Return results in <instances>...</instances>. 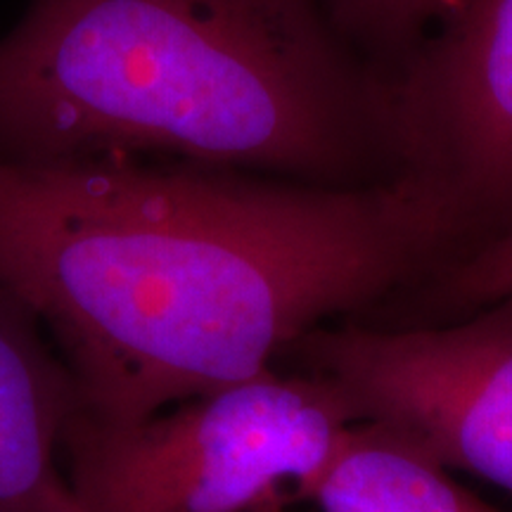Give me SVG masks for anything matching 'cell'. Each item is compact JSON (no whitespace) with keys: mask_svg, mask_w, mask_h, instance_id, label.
<instances>
[{"mask_svg":"<svg viewBox=\"0 0 512 512\" xmlns=\"http://www.w3.org/2000/svg\"><path fill=\"white\" fill-rule=\"evenodd\" d=\"M166 157L323 185L396 162L392 86L323 0H29L0 162Z\"/></svg>","mask_w":512,"mask_h":512,"instance_id":"2","label":"cell"},{"mask_svg":"<svg viewBox=\"0 0 512 512\" xmlns=\"http://www.w3.org/2000/svg\"><path fill=\"white\" fill-rule=\"evenodd\" d=\"M392 107L396 176L432 192L458 233L512 230V0H448Z\"/></svg>","mask_w":512,"mask_h":512,"instance_id":"5","label":"cell"},{"mask_svg":"<svg viewBox=\"0 0 512 512\" xmlns=\"http://www.w3.org/2000/svg\"><path fill=\"white\" fill-rule=\"evenodd\" d=\"M297 344L354 422L512 494V294L446 328L313 330Z\"/></svg>","mask_w":512,"mask_h":512,"instance_id":"4","label":"cell"},{"mask_svg":"<svg viewBox=\"0 0 512 512\" xmlns=\"http://www.w3.org/2000/svg\"><path fill=\"white\" fill-rule=\"evenodd\" d=\"M309 501L318 512H501L373 425L354 430L318 479Z\"/></svg>","mask_w":512,"mask_h":512,"instance_id":"7","label":"cell"},{"mask_svg":"<svg viewBox=\"0 0 512 512\" xmlns=\"http://www.w3.org/2000/svg\"><path fill=\"white\" fill-rule=\"evenodd\" d=\"M458 233L406 176L323 185L166 157L0 162V287L81 408L138 420L252 380Z\"/></svg>","mask_w":512,"mask_h":512,"instance_id":"1","label":"cell"},{"mask_svg":"<svg viewBox=\"0 0 512 512\" xmlns=\"http://www.w3.org/2000/svg\"><path fill=\"white\" fill-rule=\"evenodd\" d=\"M354 425L323 377L268 368L138 420L79 408L62 465L81 512H256L309 501Z\"/></svg>","mask_w":512,"mask_h":512,"instance_id":"3","label":"cell"},{"mask_svg":"<svg viewBox=\"0 0 512 512\" xmlns=\"http://www.w3.org/2000/svg\"><path fill=\"white\" fill-rule=\"evenodd\" d=\"M79 408L72 370L41 320L0 287V512H81L62 465Z\"/></svg>","mask_w":512,"mask_h":512,"instance_id":"6","label":"cell"},{"mask_svg":"<svg viewBox=\"0 0 512 512\" xmlns=\"http://www.w3.org/2000/svg\"><path fill=\"white\" fill-rule=\"evenodd\" d=\"M256 512H290V510L285 508V503H280V505H268V508H261Z\"/></svg>","mask_w":512,"mask_h":512,"instance_id":"9","label":"cell"},{"mask_svg":"<svg viewBox=\"0 0 512 512\" xmlns=\"http://www.w3.org/2000/svg\"><path fill=\"white\" fill-rule=\"evenodd\" d=\"M512 294V230L489 238L475 254L453 268L441 297L460 309H482Z\"/></svg>","mask_w":512,"mask_h":512,"instance_id":"8","label":"cell"}]
</instances>
